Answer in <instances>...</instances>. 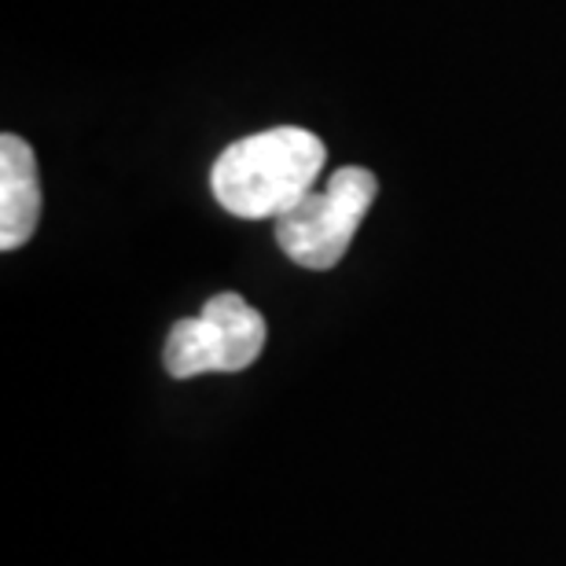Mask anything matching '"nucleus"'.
Here are the masks:
<instances>
[{"mask_svg": "<svg viewBox=\"0 0 566 566\" xmlns=\"http://www.w3.org/2000/svg\"><path fill=\"white\" fill-rule=\"evenodd\" d=\"M324 144L316 133L280 126L229 144L213 163V199L235 218H283L313 191L324 169Z\"/></svg>", "mask_w": 566, "mask_h": 566, "instance_id": "1", "label": "nucleus"}, {"mask_svg": "<svg viewBox=\"0 0 566 566\" xmlns=\"http://www.w3.org/2000/svg\"><path fill=\"white\" fill-rule=\"evenodd\" d=\"M376 202V177L360 166H343L327 177L321 191H310L302 202L276 218L280 251L302 269H332L343 262L360 221Z\"/></svg>", "mask_w": 566, "mask_h": 566, "instance_id": "2", "label": "nucleus"}, {"mask_svg": "<svg viewBox=\"0 0 566 566\" xmlns=\"http://www.w3.org/2000/svg\"><path fill=\"white\" fill-rule=\"evenodd\" d=\"M265 349V316L240 294H213L199 316L177 321L166 338V371L196 379L207 371H243Z\"/></svg>", "mask_w": 566, "mask_h": 566, "instance_id": "3", "label": "nucleus"}, {"mask_svg": "<svg viewBox=\"0 0 566 566\" xmlns=\"http://www.w3.org/2000/svg\"><path fill=\"white\" fill-rule=\"evenodd\" d=\"M41 218V180L33 147L22 137H0V247L15 251Z\"/></svg>", "mask_w": 566, "mask_h": 566, "instance_id": "4", "label": "nucleus"}]
</instances>
